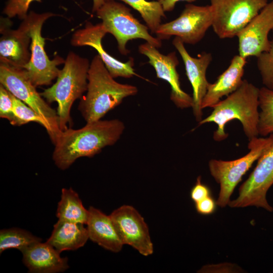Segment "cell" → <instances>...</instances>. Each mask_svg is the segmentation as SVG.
<instances>
[{
    "label": "cell",
    "instance_id": "cell-1",
    "mask_svg": "<svg viewBox=\"0 0 273 273\" xmlns=\"http://www.w3.org/2000/svg\"><path fill=\"white\" fill-rule=\"evenodd\" d=\"M125 129L121 120H99L82 128L62 131L54 144L52 158L61 170L68 169L78 158L92 157L107 146L114 145Z\"/></svg>",
    "mask_w": 273,
    "mask_h": 273
},
{
    "label": "cell",
    "instance_id": "cell-2",
    "mask_svg": "<svg viewBox=\"0 0 273 273\" xmlns=\"http://www.w3.org/2000/svg\"><path fill=\"white\" fill-rule=\"evenodd\" d=\"M87 80L86 94L80 99L78 105L86 123L101 119L125 98L138 92L136 86L115 80L98 54L90 63Z\"/></svg>",
    "mask_w": 273,
    "mask_h": 273
},
{
    "label": "cell",
    "instance_id": "cell-3",
    "mask_svg": "<svg viewBox=\"0 0 273 273\" xmlns=\"http://www.w3.org/2000/svg\"><path fill=\"white\" fill-rule=\"evenodd\" d=\"M259 95V88L246 79H243L235 91L212 107L213 110L211 113L199 122V125L209 122L215 123L217 128L214 132L213 138L215 141L220 142L228 136L224 131L225 124L237 119L241 123L249 141L258 136Z\"/></svg>",
    "mask_w": 273,
    "mask_h": 273
},
{
    "label": "cell",
    "instance_id": "cell-4",
    "mask_svg": "<svg viewBox=\"0 0 273 273\" xmlns=\"http://www.w3.org/2000/svg\"><path fill=\"white\" fill-rule=\"evenodd\" d=\"M64 64L56 82L40 93L48 103H57L58 124L61 131L72 126L71 109L73 103L77 99H80L87 90L90 66L87 58L73 52L68 54Z\"/></svg>",
    "mask_w": 273,
    "mask_h": 273
},
{
    "label": "cell",
    "instance_id": "cell-5",
    "mask_svg": "<svg viewBox=\"0 0 273 273\" xmlns=\"http://www.w3.org/2000/svg\"><path fill=\"white\" fill-rule=\"evenodd\" d=\"M56 15L51 12L37 13L31 11L21 23L31 38V58L24 69L36 87L50 85L60 72L57 66L65 63V60L59 56L53 60L49 59L44 50L45 38L41 35L44 22Z\"/></svg>",
    "mask_w": 273,
    "mask_h": 273
},
{
    "label": "cell",
    "instance_id": "cell-6",
    "mask_svg": "<svg viewBox=\"0 0 273 273\" xmlns=\"http://www.w3.org/2000/svg\"><path fill=\"white\" fill-rule=\"evenodd\" d=\"M273 142V134L265 137H255L249 141V152L245 156L234 160L211 159L208 166L211 175L219 184L220 191L217 205L224 207L242 177L262 153Z\"/></svg>",
    "mask_w": 273,
    "mask_h": 273
},
{
    "label": "cell",
    "instance_id": "cell-7",
    "mask_svg": "<svg viewBox=\"0 0 273 273\" xmlns=\"http://www.w3.org/2000/svg\"><path fill=\"white\" fill-rule=\"evenodd\" d=\"M96 13L107 33L116 39L121 55L126 56L129 53L126 43L132 39H144L157 49L162 46V40L151 35L147 25L140 23L130 9L122 3L115 0L106 1Z\"/></svg>",
    "mask_w": 273,
    "mask_h": 273
},
{
    "label": "cell",
    "instance_id": "cell-8",
    "mask_svg": "<svg viewBox=\"0 0 273 273\" xmlns=\"http://www.w3.org/2000/svg\"><path fill=\"white\" fill-rule=\"evenodd\" d=\"M0 83L13 96L33 109L47 122L48 133L53 144L61 132L57 111L44 100L29 79L24 68L0 63Z\"/></svg>",
    "mask_w": 273,
    "mask_h": 273
},
{
    "label": "cell",
    "instance_id": "cell-9",
    "mask_svg": "<svg viewBox=\"0 0 273 273\" xmlns=\"http://www.w3.org/2000/svg\"><path fill=\"white\" fill-rule=\"evenodd\" d=\"M213 12L212 27L220 39L232 38L254 18L268 0H210Z\"/></svg>",
    "mask_w": 273,
    "mask_h": 273
},
{
    "label": "cell",
    "instance_id": "cell-10",
    "mask_svg": "<svg viewBox=\"0 0 273 273\" xmlns=\"http://www.w3.org/2000/svg\"><path fill=\"white\" fill-rule=\"evenodd\" d=\"M213 12L210 5H186L179 17L161 24L155 32L160 39H169L171 36L179 38L185 44H195L204 37L212 27Z\"/></svg>",
    "mask_w": 273,
    "mask_h": 273
},
{
    "label": "cell",
    "instance_id": "cell-11",
    "mask_svg": "<svg viewBox=\"0 0 273 273\" xmlns=\"http://www.w3.org/2000/svg\"><path fill=\"white\" fill-rule=\"evenodd\" d=\"M273 185V142L257 160V164L248 178L239 189L238 197L230 201L232 208L255 206L271 212L266 194Z\"/></svg>",
    "mask_w": 273,
    "mask_h": 273
},
{
    "label": "cell",
    "instance_id": "cell-12",
    "mask_svg": "<svg viewBox=\"0 0 273 273\" xmlns=\"http://www.w3.org/2000/svg\"><path fill=\"white\" fill-rule=\"evenodd\" d=\"M110 216L123 245L130 246L144 256L153 253L148 226L135 208L124 205L114 210Z\"/></svg>",
    "mask_w": 273,
    "mask_h": 273
},
{
    "label": "cell",
    "instance_id": "cell-13",
    "mask_svg": "<svg viewBox=\"0 0 273 273\" xmlns=\"http://www.w3.org/2000/svg\"><path fill=\"white\" fill-rule=\"evenodd\" d=\"M139 52L148 58V63L154 68L157 77L170 84V98L174 105L182 109L192 107V96L184 92L180 86L179 75L176 70L179 61L175 52L164 55L147 42L139 46Z\"/></svg>",
    "mask_w": 273,
    "mask_h": 273
},
{
    "label": "cell",
    "instance_id": "cell-14",
    "mask_svg": "<svg viewBox=\"0 0 273 273\" xmlns=\"http://www.w3.org/2000/svg\"><path fill=\"white\" fill-rule=\"evenodd\" d=\"M107 32L102 23L94 25L87 22L85 26L73 34L71 44L74 47L89 46L94 48L113 78H129L138 75L133 69L134 59L130 57L126 62H121L109 55L103 48L102 39Z\"/></svg>",
    "mask_w": 273,
    "mask_h": 273
},
{
    "label": "cell",
    "instance_id": "cell-15",
    "mask_svg": "<svg viewBox=\"0 0 273 273\" xmlns=\"http://www.w3.org/2000/svg\"><path fill=\"white\" fill-rule=\"evenodd\" d=\"M273 30V0L268 2L260 12L238 34L239 55L247 59L257 57L268 51L271 40L268 34Z\"/></svg>",
    "mask_w": 273,
    "mask_h": 273
},
{
    "label": "cell",
    "instance_id": "cell-16",
    "mask_svg": "<svg viewBox=\"0 0 273 273\" xmlns=\"http://www.w3.org/2000/svg\"><path fill=\"white\" fill-rule=\"evenodd\" d=\"M172 44L184 62L187 76L193 88V114L196 121L200 122L203 116L202 103L210 83L206 78V71L212 60V55L204 52L198 57H193L187 51L183 42L176 37L173 39Z\"/></svg>",
    "mask_w": 273,
    "mask_h": 273
},
{
    "label": "cell",
    "instance_id": "cell-17",
    "mask_svg": "<svg viewBox=\"0 0 273 273\" xmlns=\"http://www.w3.org/2000/svg\"><path fill=\"white\" fill-rule=\"evenodd\" d=\"M0 61L13 66L24 68L31 58L29 50L31 38L21 23L17 29L1 27Z\"/></svg>",
    "mask_w": 273,
    "mask_h": 273
},
{
    "label": "cell",
    "instance_id": "cell-18",
    "mask_svg": "<svg viewBox=\"0 0 273 273\" xmlns=\"http://www.w3.org/2000/svg\"><path fill=\"white\" fill-rule=\"evenodd\" d=\"M22 261L30 273H57L67 270L69 266L67 257L48 242L36 243L22 252Z\"/></svg>",
    "mask_w": 273,
    "mask_h": 273
},
{
    "label": "cell",
    "instance_id": "cell-19",
    "mask_svg": "<svg viewBox=\"0 0 273 273\" xmlns=\"http://www.w3.org/2000/svg\"><path fill=\"white\" fill-rule=\"evenodd\" d=\"M246 63V59L239 55L233 58L228 68L217 77L216 81L209 83L202 103V109L212 108L221 98L227 97L240 86Z\"/></svg>",
    "mask_w": 273,
    "mask_h": 273
},
{
    "label": "cell",
    "instance_id": "cell-20",
    "mask_svg": "<svg viewBox=\"0 0 273 273\" xmlns=\"http://www.w3.org/2000/svg\"><path fill=\"white\" fill-rule=\"evenodd\" d=\"M86 223L89 239L110 251L120 252L123 246L112 219L100 210L93 206L89 209Z\"/></svg>",
    "mask_w": 273,
    "mask_h": 273
},
{
    "label": "cell",
    "instance_id": "cell-21",
    "mask_svg": "<svg viewBox=\"0 0 273 273\" xmlns=\"http://www.w3.org/2000/svg\"><path fill=\"white\" fill-rule=\"evenodd\" d=\"M84 224L58 219L47 241L59 252L74 251L83 246L89 239Z\"/></svg>",
    "mask_w": 273,
    "mask_h": 273
},
{
    "label": "cell",
    "instance_id": "cell-22",
    "mask_svg": "<svg viewBox=\"0 0 273 273\" xmlns=\"http://www.w3.org/2000/svg\"><path fill=\"white\" fill-rule=\"evenodd\" d=\"M88 209L84 207L78 194L72 188L62 189L56 216L58 219L86 224Z\"/></svg>",
    "mask_w": 273,
    "mask_h": 273
},
{
    "label": "cell",
    "instance_id": "cell-23",
    "mask_svg": "<svg viewBox=\"0 0 273 273\" xmlns=\"http://www.w3.org/2000/svg\"><path fill=\"white\" fill-rule=\"evenodd\" d=\"M110 1V0H105ZM120 1L137 11L146 24L149 29L155 33L159 26L162 24L163 18H165V11L162 5L157 1L147 0H115Z\"/></svg>",
    "mask_w": 273,
    "mask_h": 273
},
{
    "label": "cell",
    "instance_id": "cell-24",
    "mask_svg": "<svg viewBox=\"0 0 273 273\" xmlns=\"http://www.w3.org/2000/svg\"><path fill=\"white\" fill-rule=\"evenodd\" d=\"M41 239L30 232L18 228L1 230L0 253L8 249H16L21 252L30 246L41 242Z\"/></svg>",
    "mask_w": 273,
    "mask_h": 273
},
{
    "label": "cell",
    "instance_id": "cell-25",
    "mask_svg": "<svg viewBox=\"0 0 273 273\" xmlns=\"http://www.w3.org/2000/svg\"><path fill=\"white\" fill-rule=\"evenodd\" d=\"M258 134L265 137L273 134V91L264 86L259 88Z\"/></svg>",
    "mask_w": 273,
    "mask_h": 273
},
{
    "label": "cell",
    "instance_id": "cell-26",
    "mask_svg": "<svg viewBox=\"0 0 273 273\" xmlns=\"http://www.w3.org/2000/svg\"><path fill=\"white\" fill-rule=\"evenodd\" d=\"M11 95L14 115V125L20 126L30 122H34L43 126L48 133L49 128L45 120L31 108L12 94Z\"/></svg>",
    "mask_w": 273,
    "mask_h": 273
},
{
    "label": "cell",
    "instance_id": "cell-27",
    "mask_svg": "<svg viewBox=\"0 0 273 273\" xmlns=\"http://www.w3.org/2000/svg\"><path fill=\"white\" fill-rule=\"evenodd\" d=\"M257 58V67L264 86L273 91V30L269 50Z\"/></svg>",
    "mask_w": 273,
    "mask_h": 273
},
{
    "label": "cell",
    "instance_id": "cell-28",
    "mask_svg": "<svg viewBox=\"0 0 273 273\" xmlns=\"http://www.w3.org/2000/svg\"><path fill=\"white\" fill-rule=\"evenodd\" d=\"M34 1L41 2V0H8L4 8L3 13L9 18L17 16L23 20L27 16L29 6Z\"/></svg>",
    "mask_w": 273,
    "mask_h": 273
},
{
    "label": "cell",
    "instance_id": "cell-29",
    "mask_svg": "<svg viewBox=\"0 0 273 273\" xmlns=\"http://www.w3.org/2000/svg\"><path fill=\"white\" fill-rule=\"evenodd\" d=\"M0 117L7 119L14 125V115L11 93L0 84Z\"/></svg>",
    "mask_w": 273,
    "mask_h": 273
},
{
    "label": "cell",
    "instance_id": "cell-30",
    "mask_svg": "<svg viewBox=\"0 0 273 273\" xmlns=\"http://www.w3.org/2000/svg\"><path fill=\"white\" fill-rule=\"evenodd\" d=\"M243 269L237 265L230 263L208 264L202 267L199 271L201 272H241Z\"/></svg>",
    "mask_w": 273,
    "mask_h": 273
},
{
    "label": "cell",
    "instance_id": "cell-31",
    "mask_svg": "<svg viewBox=\"0 0 273 273\" xmlns=\"http://www.w3.org/2000/svg\"><path fill=\"white\" fill-rule=\"evenodd\" d=\"M210 196H211L210 189L201 182V177L199 176L190 191L191 199L195 203Z\"/></svg>",
    "mask_w": 273,
    "mask_h": 273
},
{
    "label": "cell",
    "instance_id": "cell-32",
    "mask_svg": "<svg viewBox=\"0 0 273 273\" xmlns=\"http://www.w3.org/2000/svg\"><path fill=\"white\" fill-rule=\"evenodd\" d=\"M195 204L197 212L204 215L213 214L215 211L217 205L216 202L211 196L195 203Z\"/></svg>",
    "mask_w": 273,
    "mask_h": 273
},
{
    "label": "cell",
    "instance_id": "cell-33",
    "mask_svg": "<svg viewBox=\"0 0 273 273\" xmlns=\"http://www.w3.org/2000/svg\"><path fill=\"white\" fill-rule=\"evenodd\" d=\"M162 5L165 12L172 11L177 3L180 1H186L189 3L196 0H157Z\"/></svg>",
    "mask_w": 273,
    "mask_h": 273
},
{
    "label": "cell",
    "instance_id": "cell-34",
    "mask_svg": "<svg viewBox=\"0 0 273 273\" xmlns=\"http://www.w3.org/2000/svg\"><path fill=\"white\" fill-rule=\"evenodd\" d=\"M93 12H96L105 3V0H93Z\"/></svg>",
    "mask_w": 273,
    "mask_h": 273
}]
</instances>
